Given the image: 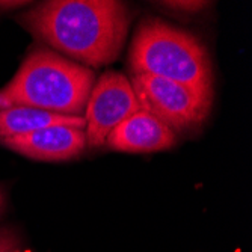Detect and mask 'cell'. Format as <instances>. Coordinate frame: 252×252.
I'll list each match as a JSON object with an SVG mask.
<instances>
[{
    "mask_svg": "<svg viewBox=\"0 0 252 252\" xmlns=\"http://www.w3.org/2000/svg\"><path fill=\"white\" fill-rule=\"evenodd\" d=\"M18 21L36 39L89 68L120 56L131 12L115 0H52L21 14Z\"/></svg>",
    "mask_w": 252,
    "mask_h": 252,
    "instance_id": "1",
    "label": "cell"
},
{
    "mask_svg": "<svg viewBox=\"0 0 252 252\" xmlns=\"http://www.w3.org/2000/svg\"><path fill=\"white\" fill-rule=\"evenodd\" d=\"M128 65L133 74L177 82L213 101V68L209 50L192 32L160 18H145L133 36Z\"/></svg>",
    "mask_w": 252,
    "mask_h": 252,
    "instance_id": "2",
    "label": "cell"
},
{
    "mask_svg": "<svg viewBox=\"0 0 252 252\" xmlns=\"http://www.w3.org/2000/svg\"><path fill=\"white\" fill-rule=\"evenodd\" d=\"M94 83L91 68L39 49L23 61L12 80L0 89V109L25 106L83 117Z\"/></svg>",
    "mask_w": 252,
    "mask_h": 252,
    "instance_id": "3",
    "label": "cell"
},
{
    "mask_svg": "<svg viewBox=\"0 0 252 252\" xmlns=\"http://www.w3.org/2000/svg\"><path fill=\"white\" fill-rule=\"evenodd\" d=\"M130 83L139 106L175 133L199 127L210 113V100L177 82L150 74H133Z\"/></svg>",
    "mask_w": 252,
    "mask_h": 252,
    "instance_id": "4",
    "label": "cell"
},
{
    "mask_svg": "<svg viewBox=\"0 0 252 252\" xmlns=\"http://www.w3.org/2000/svg\"><path fill=\"white\" fill-rule=\"evenodd\" d=\"M139 109L128 77L118 71L101 74L91 89L83 115L86 147L104 145L113 128Z\"/></svg>",
    "mask_w": 252,
    "mask_h": 252,
    "instance_id": "5",
    "label": "cell"
},
{
    "mask_svg": "<svg viewBox=\"0 0 252 252\" xmlns=\"http://www.w3.org/2000/svg\"><path fill=\"white\" fill-rule=\"evenodd\" d=\"M6 148L42 162H62L80 156L86 148L83 128L52 126L0 141Z\"/></svg>",
    "mask_w": 252,
    "mask_h": 252,
    "instance_id": "6",
    "label": "cell"
},
{
    "mask_svg": "<svg viewBox=\"0 0 252 252\" xmlns=\"http://www.w3.org/2000/svg\"><path fill=\"white\" fill-rule=\"evenodd\" d=\"M177 133L142 107L107 136L109 148L123 153H153L174 147Z\"/></svg>",
    "mask_w": 252,
    "mask_h": 252,
    "instance_id": "7",
    "label": "cell"
},
{
    "mask_svg": "<svg viewBox=\"0 0 252 252\" xmlns=\"http://www.w3.org/2000/svg\"><path fill=\"white\" fill-rule=\"evenodd\" d=\"M52 126H68L85 130V118L59 115V113L25 106L0 109V141Z\"/></svg>",
    "mask_w": 252,
    "mask_h": 252,
    "instance_id": "8",
    "label": "cell"
},
{
    "mask_svg": "<svg viewBox=\"0 0 252 252\" xmlns=\"http://www.w3.org/2000/svg\"><path fill=\"white\" fill-rule=\"evenodd\" d=\"M158 5L166 9H172L177 12H186V14H193V12H199L204 8H207V2H189V0H183V2H158Z\"/></svg>",
    "mask_w": 252,
    "mask_h": 252,
    "instance_id": "9",
    "label": "cell"
},
{
    "mask_svg": "<svg viewBox=\"0 0 252 252\" xmlns=\"http://www.w3.org/2000/svg\"><path fill=\"white\" fill-rule=\"evenodd\" d=\"M20 239L11 228H0V252H18Z\"/></svg>",
    "mask_w": 252,
    "mask_h": 252,
    "instance_id": "10",
    "label": "cell"
},
{
    "mask_svg": "<svg viewBox=\"0 0 252 252\" xmlns=\"http://www.w3.org/2000/svg\"><path fill=\"white\" fill-rule=\"evenodd\" d=\"M28 5L26 2H0V11H5V9H14V8H20V6H25Z\"/></svg>",
    "mask_w": 252,
    "mask_h": 252,
    "instance_id": "11",
    "label": "cell"
},
{
    "mask_svg": "<svg viewBox=\"0 0 252 252\" xmlns=\"http://www.w3.org/2000/svg\"><path fill=\"white\" fill-rule=\"evenodd\" d=\"M3 209H5V193L0 189V213L3 212Z\"/></svg>",
    "mask_w": 252,
    "mask_h": 252,
    "instance_id": "12",
    "label": "cell"
}]
</instances>
